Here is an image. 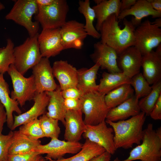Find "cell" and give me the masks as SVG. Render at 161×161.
I'll use <instances>...</instances> for the list:
<instances>
[{"label":"cell","instance_id":"cell-6","mask_svg":"<svg viewBox=\"0 0 161 161\" xmlns=\"http://www.w3.org/2000/svg\"><path fill=\"white\" fill-rule=\"evenodd\" d=\"M105 95L97 91H93L84 93L81 98V110L86 125H96L105 120L110 109L105 102Z\"/></svg>","mask_w":161,"mask_h":161},{"label":"cell","instance_id":"cell-23","mask_svg":"<svg viewBox=\"0 0 161 161\" xmlns=\"http://www.w3.org/2000/svg\"><path fill=\"white\" fill-rule=\"evenodd\" d=\"M9 86L4 79L3 75L0 73V101L4 106L7 115L8 127L11 129L14 123L13 113L18 115L22 113L17 102L12 99L10 96Z\"/></svg>","mask_w":161,"mask_h":161},{"label":"cell","instance_id":"cell-1","mask_svg":"<svg viewBox=\"0 0 161 161\" xmlns=\"http://www.w3.org/2000/svg\"><path fill=\"white\" fill-rule=\"evenodd\" d=\"M124 28L119 25V21L115 14L109 16L102 24L99 31L100 41L113 48L118 55L127 48L134 46L136 27L131 21L123 19Z\"/></svg>","mask_w":161,"mask_h":161},{"label":"cell","instance_id":"cell-35","mask_svg":"<svg viewBox=\"0 0 161 161\" xmlns=\"http://www.w3.org/2000/svg\"><path fill=\"white\" fill-rule=\"evenodd\" d=\"M130 84L134 88V96L138 99L148 95L152 89L151 86L140 72L131 78Z\"/></svg>","mask_w":161,"mask_h":161},{"label":"cell","instance_id":"cell-16","mask_svg":"<svg viewBox=\"0 0 161 161\" xmlns=\"http://www.w3.org/2000/svg\"><path fill=\"white\" fill-rule=\"evenodd\" d=\"M142 57L134 46L129 47L118 55V66L123 73L131 78L140 72Z\"/></svg>","mask_w":161,"mask_h":161},{"label":"cell","instance_id":"cell-34","mask_svg":"<svg viewBox=\"0 0 161 161\" xmlns=\"http://www.w3.org/2000/svg\"><path fill=\"white\" fill-rule=\"evenodd\" d=\"M14 45L10 38L7 39L6 46L0 48V73L4 75L10 67L13 64L14 58L13 50Z\"/></svg>","mask_w":161,"mask_h":161},{"label":"cell","instance_id":"cell-51","mask_svg":"<svg viewBox=\"0 0 161 161\" xmlns=\"http://www.w3.org/2000/svg\"><path fill=\"white\" fill-rule=\"evenodd\" d=\"M120 160L118 159V157H116L115 159H114L112 161H119Z\"/></svg>","mask_w":161,"mask_h":161},{"label":"cell","instance_id":"cell-18","mask_svg":"<svg viewBox=\"0 0 161 161\" xmlns=\"http://www.w3.org/2000/svg\"><path fill=\"white\" fill-rule=\"evenodd\" d=\"M81 110H67L65 117L64 139L67 141L79 142L84 132L86 125L82 118Z\"/></svg>","mask_w":161,"mask_h":161},{"label":"cell","instance_id":"cell-25","mask_svg":"<svg viewBox=\"0 0 161 161\" xmlns=\"http://www.w3.org/2000/svg\"><path fill=\"white\" fill-rule=\"evenodd\" d=\"M100 67L98 63L91 68H80L78 70L77 87L84 93L88 92L97 91L98 85L96 83V79L98 71Z\"/></svg>","mask_w":161,"mask_h":161},{"label":"cell","instance_id":"cell-7","mask_svg":"<svg viewBox=\"0 0 161 161\" xmlns=\"http://www.w3.org/2000/svg\"><path fill=\"white\" fill-rule=\"evenodd\" d=\"M38 6V12L35 18L43 29L61 28L66 21L69 10L66 0H55L49 5Z\"/></svg>","mask_w":161,"mask_h":161},{"label":"cell","instance_id":"cell-32","mask_svg":"<svg viewBox=\"0 0 161 161\" xmlns=\"http://www.w3.org/2000/svg\"><path fill=\"white\" fill-rule=\"evenodd\" d=\"M151 92L138 102L141 112L149 116L159 97L161 95V80L153 84Z\"/></svg>","mask_w":161,"mask_h":161},{"label":"cell","instance_id":"cell-27","mask_svg":"<svg viewBox=\"0 0 161 161\" xmlns=\"http://www.w3.org/2000/svg\"><path fill=\"white\" fill-rule=\"evenodd\" d=\"M102 76L98 85L97 91L105 95L122 85L130 84L131 78L122 72L110 73L104 72Z\"/></svg>","mask_w":161,"mask_h":161},{"label":"cell","instance_id":"cell-28","mask_svg":"<svg viewBox=\"0 0 161 161\" xmlns=\"http://www.w3.org/2000/svg\"><path fill=\"white\" fill-rule=\"evenodd\" d=\"M105 151L102 147L86 139L80 151L73 156L67 158L63 157L57 160L45 159L48 161H89Z\"/></svg>","mask_w":161,"mask_h":161},{"label":"cell","instance_id":"cell-38","mask_svg":"<svg viewBox=\"0 0 161 161\" xmlns=\"http://www.w3.org/2000/svg\"><path fill=\"white\" fill-rule=\"evenodd\" d=\"M41 156L34 151L14 154H9L7 161H35Z\"/></svg>","mask_w":161,"mask_h":161},{"label":"cell","instance_id":"cell-42","mask_svg":"<svg viewBox=\"0 0 161 161\" xmlns=\"http://www.w3.org/2000/svg\"><path fill=\"white\" fill-rule=\"evenodd\" d=\"M7 115L5 108L0 101V135L2 134L4 123L7 122Z\"/></svg>","mask_w":161,"mask_h":161},{"label":"cell","instance_id":"cell-17","mask_svg":"<svg viewBox=\"0 0 161 161\" xmlns=\"http://www.w3.org/2000/svg\"><path fill=\"white\" fill-rule=\"evenodd\" d=\"M33 100L34 103L29 110L18 115H14V123L11 130L13 131L18 127L38 118L46 113L49 100L46 92H36Z\"/></svg>","mask_w":161,"mask_h":161},{"label":"cell","instance_id":"cell-52","mask_svg":"<svg viewBox=\"0 0 161 161\" xmlns=\"http://www.w3.org/2000/svg\"></svg>","mask_w":161,"mask_h":161},{"label":"cell","instance_id":"cell-2","mask_svg":"<svg viewBox=\"0 0 161 161\" xmlns=\"http://www.w3.org/2000/svg\"><path fill=\"white\" fill-rule=\"evenodd\" d=\"M146 116L144 113L140 112L139 114L124 120L116 122L105 120L113 130L116 151L119 148H130L134 144H140Z\"/></svg>","mask_w":161,"mask_h":161},{"label":"cell","instance_id":"cell-9","mask_svg":"<svg viewBox=\"0 0 161 161\" xmlns=\"http://www.w3.org/2000/svg\"><path fill=\"white\" fill-rule=\"evenodd\" d=\"M134 46L142 56L153 50L161 44V29L149 20L145 21L136 28L134 32Z\"/></svg>","mask_w":161,"mask_h":161},{"label":"cell","instance_id":"cell-8","mask_svg":"<svg viewBox=\"0 0 161 161\" xmlns=\"http://www.w3.org/2000/svg\"><path fill=\"white\" fill-rule=\"evenodd\" d=\"M7 72L13 86L10 97L22 107L27 101L33 100L36 92L33 77L32 75L28 78L24 77L16 69L13 64L10 66Z\"/></svg>","mask_w":161,"mask_h":161},{"label":"cell","instance_id":"cell-49","mask_svg":"<svg viewBox=\"0 0 161 161\" xmlns=\"http://www.w3.org/2000/svg\"><path fill=\"white\" fill-rule=\"evenodd\" d=\"M103 0H95L94 1L96 4H98L101 3Z\"/></svg>","mask_w":161,"mask_h":161},{"label":"cell","instance_id":"cell-5","mask_svg":"<svg viewBox=\"0 0 161 161\" xmlns=\"http://www.w3.org/2000/svg\"><path fill=\"white\" fill-rule=\"evenodd\" d=\"M38 33L33 37L28 38L22 44L14 48L13 65L23 75L38 64L42 58L38 41Z\"/></svg>","mask_w":161,"mask_h":161},{"label":"cell","instance_id":"cell-31","mask_svg":"<svg viewBox=\"0 0 161 161\" xmlns=\"http://www.w3.org/2000/svg\"><path fill=\"white\" fill-rule=\"evenodd\" d=\"M78 10L82 14L85 19L84 28L88 35L98 39L100 38V35L94 26L93 22L95 18V11L90 5L89 0H80L78 2Z\"/></svg>","mask_w":161,"mask_h":161},{"label":"cell","instance_id":"cell-3","mask_svg":"<svg viewBox=\"0 0 161 161\" xmlns=\"http://www.w3.org/2000/svg\"><path fill=\"white\" fill-rule=\"evenodd\" d=\"M161 161V127L155 130L153 124L148 123L143 130L140 144L133 148L126 159L119 161Z\"/></svg>","mask_w":161,"mask_h":161},{"label":"cell","instance_id":"cell-14","mask_svg":"<svg viewBox=\"0 0 161 161\" xmlns=\"http://www.w3.org/2000/svg\"><path fill=\"white\" fill-rule=\"evenodd\" d=\"M60 28L42 29L38 41L42 57L49 58L59 54L64 49L60 34Z\"/></svg>","mask_w":161,"mask_h":161},{"label":"cell","instance_id":"cell-12","mask_svg":"<svg viewBox=\"0 0 161 161\" xmlns=\"http://www.w3.org/2000/svg\"><path fill=\"white\" fill-rule=\"evenodd\" d=\"M60 34L64 50L81 49L88 35L84 24L75 20L66 21L60 28Z\"/></svg>","mask_w":161,"mask_h":161},{"label":"cell","instance_id":"cell-29","mask_svg":"<svg viewBox=\"0 0 161 161\" xmlns=\"http://www.w3.org/2000/svg\"><path fill=\"white\" fill-rule=\"evenodd\" d=\"M13 132L12 142L9 150V154H23L32 151L41 144L39 140L31 139L18 130Z\"/></svg>","mask_w":161,"mask_h":161},{"label":"cell","instance_id":"cell-13","mask_svg":"<svg viewBox=\"0 0 161 161\" xmlns=\"http://www.w3.org/2000/svg\"><path fill=\"white\" fill-rule=\"evenodd\" d=\"M32 69L36 92H50L56 89L58 85L54 80L48 58H42Z\"/></svg>","mask_w":161,"mask_h":161},{"label":"cell","instance_id":"cell-11","mask_svg":"<svg viewBox=\"0 0 161 161\" xmlns=\"http://www.w3.org/2000/svg\"><path fill=\"white\" fill-rule=\"evenodd\" d=\"M83 144L79 142H72L51 139L50 141L45 145L41 144L33 151L41 155L46 154L45 158L57 160L63 157L66 154H76L81 150Z\"/></svg>","mask_w":161,"mask_h":161},{"label":"cell","instance_id":"cell-44","mask_svg":"<svg viewBox=\"0 0 161 161\" xmlns=\"http://www.w3.org/2000/svg\"><path fill=\"white\" fill-rule=\"evenodd\" d=\"M136 0H122L121 1L120 12L130 8L136 2Z\"/></svg>","mask_w":161,"mask_h":161},{"label":"cell","instance_id":"cell-15","mask_svg":"<svg viewBox=\"0 0 161 161\" xmlns=\"http://www.w3.org/2000/svg\"><path fill=\"white\" fill-rule=\"evenodd\" d=\"M94 48L90 57L95 63H98L102 69L107 70L109 73L122 72L117 65L118 55L113 48L100 41L95 43Z\"/></svg>","mask_w":161,"mask_h":161},{"label":"cell","instance_id":"cell-50","mask_svg":"<svg viewBox=\"0 0 161 161\" xmlns=\"http://www.w3.org/2000/svg\"><path fill=\"white\" fill-rule=\"evenodd\" d=\"M4 8V6L3 4L0 2V11Z\"/></svg>","mask_w":161,"mask_h":161},{"label":"cell","instance_id":"cell-4","mask_svg":"<svg viewBox=\"0 0 161 161\" xmlns=\"http://www.w3.org/2000/svg\"><path fill=\"white\" fill-rule=\"evenodd\" d=\"M38 11L36 0H18L15 1L5 18L23 26L27 31L30 37H33L38 33L39 24L37 21H33L32 17L37 14Z\"/></svg>","mask_w":161,"mask_h":161},{"label":"cell","instance_id":"cell-47","mask_svg":"<svg viewBox=\"0 0 161 161\" xmlns=\"http://www.w3.org/2000/svg\"><path fill=\"white\" fill-rule=\"evenodd\" d=\"M152 23L157 27L161 28V18H156L155 20Z\"/></svg>","mask_w":161,"mask_h":161},{"label":"cell","instance_id":"cell-10","mask_svg":"<svg viewBox=\"0 0 161 161\" xmlns=\"http://www.w3.org/2000/svg\"><path fill=\"white\" fill-rule=\"evenodd\" d=\"M113 132L112 128L107 126L105 120L96 125H86L82 135L85 139L101 146L112 155L116 151Z\"/></svg>","mask_w":161,"mask_h":161},{"label":"cell","instance_id":"cell-21","mask_svg":"<svg viewBox=\"0 0 161 161\" xmlns=\"http://www.w3.org/2000/svg\"><path fill=\"white\" fill-rule=\"evenodd\" d=\"M141 67L142 74L150 85L161 80V55L152 50L143 56Z\"/></svg>","mask_w":161,"mask_h":161},{"label":"cell","instance_id":"cell-33","mask_svg":"<svg viewBox=\"0 0 161 161\" xmlns=\"http://www.w3.org/2000/svg\"><path fill=\"white\" fill-rule=\"evenodd\" d=\"M39 119L45 137L58 139L61 132L58 120L48 117L45 114Z\"/></svg>","mask_w":161,"mask_h":161},{"label":"cell","instance_id":"cell-26","mask_svg":"<svg viewBox=\"0 0 161 161\" xmlns=\"http://www.w3.org/2000/svg\"><path fill=\"white\" fill-rule=\"evenodd\" d=\"M120 0H103L93 7L97 19L95 28L98 31L103 23L110 15L115 14L118 17L120 12Z\"/></svg>","mask_w":161,"mask_h":161},{"label":"cell","instance_id":"cell-45","mask_svg":"<svg viewBox=\"0 0 161 161\" xmlns=\"http://www.w3.org/2000/svg\"><path fill=\"white\" fill-rule=\"evenodd\" d=\"M153 8L161 12V0H147Z\"/></svg>","mask_w":161,"mask_h":161},{"label":"cell","instance_id":"cell-36","mask_svg":"<svg viewBox=\"0 0 161 161\" xmlns=\"http://www.w3.org/2000/svg\"><path fill=\"white\" fill-rule=\"evenodd\" d=\"M18 131L29 138L34 140H39L45 137L38 118L21 126Z\"/></svg>","mask_w":161,"mask_h":161},{"label":"cell","instance_id":"cell-20","mask_svg":"<svg viewBox=\"0 0 161 161\" xmlns=\"http://www.w3.org/2000/svg\"><path fill=\"white\" fill-rule=\"evenodd\" d=\"M130 15L134 16L130 21L136 28L141 24L143 18L149 16L153 18H160L161 12L154 10L147 0H138L130 8L121 12L117 18L120 21Z\"/></svg>","mask_w":161,"mask_h":161},{"label":"cell","instance_id":"cell-22","mask_svg":"<svg viewBox=\"0 0 161 161\" xmlns=\"http://www.w3.org/2000/svg\"><path fill=\"white\" fill-rule=\"evenodd\" d=\"M139 99L133 95L116 107L109 110L106 120L116 122L124 120L139 114L141 112Z\"/></svg>","mask_w":161,"mask_h":161},{"label":"cell","instance_id":"cell-48","mask_svg":"<svg viewBox=\"0 0 161 161\" xmlns=\"http://www.w3.org/2000/svg\"><path fill=\"white\" fill-rule=\"evenodd\" d=\"M47 160L45 158L43 157L42 156L37 160L35 161H47Z\"/></svg>","mask_w":161,"mask_h":161},{"label":"cell","instance_id":"cell-24","mask_svg":"<svg viewBox=\"0 0 161 161\" xmlns=\"http://www.w3.org/2000/svg\"><path fill=\"white\" fill-rule=\"evenodd\" d=\"M46 92L49 97V100L47 106L48 112L45 114L48 117L60 121L64 125L67 110L59 86L58 85L55 90Z\"/></svg>","mask_w":161,"mask_h":161},{"label":"cell","instance_id":"cell-41","mask_svg":"<svg viewBox=\"0 0 161 161\" xmlns=\"http://www.w3.org/2000/svg\"><path fill=\"white\" fill-rule=\"evenodd\" d=\"M149 116L154 120H161V95L159 97Z\"/></svg>","mask_w":161,"mask_h":161},{"label":"cell","instance_id":"cell-19","mask_svg":"<svg viewBox=\"0 0 161 161\" xmlns=\"http://www.w3.org/2000/svg\"><path fill=\"white\" fill-rule=\"evenodd\" d=\"M52 68L54 77L58 81L61 90L77 86L78 70L67 61H56Z\"/></svg>","mask_w":161,"mask_h":161},{"label":"cell","instance_id":"cell-39","mask_svg":"<svg viewBox=\"0 0 161 161\" xmlns=\"http://www.w3.org/2000/svg\"><path fill=\"white\" fill-rule=\"evenodd\" d=\"M61 94L64 99H81L84 93L77 86H74L61 90Z\"/></svg>","mask_w":161,"mask_h":161},{"label":"cell","instance_id":"cell-43","mask_svg":"<svg viewBox=\"0 0 161 161\" xmlns=\"http://www.w3.org/2000/svg\"><path fill=\"white\" fill-rule=\"evenodd\" d=\"M112 154L105 151L101 154L96 156L89 161H110Z\"/></svg>","mask_w":161,"mask_h":161},{"label":"cell","instance_id":"cell-40","mask_svg":"<svg viewBox=\"0 0 161 161\" xmlns=\"http://www.w3.org/2000/svg\"><path fill=\"white\" fill-rule=\"evenodd\" d=\"M64 103L67 111L81 110L82 100L81 99H64Z\"/></svg>","mask_w":161,"mask_h":161},{"label":"cell","instance_id":"cell-46","mask_svg":"<svg viewBox=\"0 0 161 161\" xmlns=\"http://www.w3.org/2000/svg\"><path fill=\"white\" fill-rule=\"evenodd\" d=\"M38 5L41 7H45L51 4L55 0H36Z\"/></svg>","mask_w":161,"mask_h":161},{"label":"cell","instance_id":"cell-37","mask_svg":"<svg viewBox=\"0 0 161 161\" xmlns=\"http://www.w3.org/2000/svg\"><path fill=\"white\" fill-rule=\"evenodd\" d=\"M13 134V131L11 130L7 134L0 135V161H7Z\"/></svg>","mask_w":161,"mask_h":161},{"label":"cell","instance_id":"cell-30","mask_svg":"<svg viewBox=\"0 0 161 161\" xmlns=\"http://www.w3.org/2000/svg\"><path fill=\"white\" fill-rule=\"evenodd\" d=\"M134 92L130 84L122 85L105 95L106 104L109 109L115 107L134 95Z\"/></svg>","mask_w":161,"mask_h":161}]
</instances>
